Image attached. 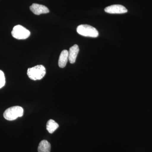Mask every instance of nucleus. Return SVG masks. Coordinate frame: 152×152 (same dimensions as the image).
<instances>
[{"label": "nucleus", "mask_w": 152, "mask_h": 152, "mask_svg": "<svg viewBox=\"0 0 152 152\" xmlns=\"http://www.w3.org/2000/svg\"><path fill=\"white\" fill-rule=\"evenodd\" d=\"M45 68L42 65L29 68L28 69V76L30 79L33 80H41L45 77Z\"/></svg>", "instance_id": "1"}, {"label": "nucleus", "mask_w": 152, "mask_h": 152, "mask_svg": "<svg viewBox=\"0 0 152 152\" xmlns=\"http://www.w3.org/2000/svg\"><path fill=\"white\" fill-rule=\"evenodd\" d=\"M24 110L20 106H14L6 110L4 113V117L8 121H14L23 115Z\"/></svg>", "instance_id": "2"}, {"label": "nucleus", "mask_w": 152, "mask_h": 152, "mask_svg": "<svg viewBox=\"0 0 152 152\" xmlns=\"http://www.w3.org/2000/svg\"><path fill=\"white\" fill-rule=\"evenodd\" d=\"M77 31L79 34L84 37L96 38L99 35L96 29L88 25H80L77 27Z\"/></svg>", "instance_id": "3"}, {"label": "nucleus", "mask_w": 152, "mask_h": 152, "mask_svg": "<svg viewBox=\"0 0 152 152\" xmlns=\"http://www.w3.org/2000/svg\"><path fill=\"white\" fill-rule=\"evenodd\" d=\"M12 35L17 39H25L28 38L31 33L28 30L21 25H17L13 28Z\"/></svg>", "instance_id": "4"}, {"label": "nucleus", "mask_w": 152, "mask_h": 152, "mask_svg": "<svg viewBox=\"0 0 152 152\" xmlns=\"http://www.w3.org/2000/svg\"><path fill=\"white\" fill-rule=\"evenodd\" d=\"M104 11L110 14H124L128 12V10L125 7L119 4L108 6L105 8Z\"/></svg>", "instance_id": "5"}, {"label": "nucleus", "mask_w": 152, "mask_h": 152, "mask_svg": "<svg viewBox=\"0 0 152 152\" xmlns=\"http://www.w3.org/2000/svg\"><path fill=\"white\" fill-rule=\"evenodd\" d=\"M30 9L33 13L36 15L47 14L50 12L48 8L46 6L37 4H33L30 6Z\"/></svg>", "instance_id": "6"}, {"label": "nucleus", "mask_w": 152, "mask_h": 152, "mask_svg": "<svg viewBox=\"0 0 152 152\" xmlns=\"http://www.w3.org/2000/svg\"><path fill=\"white\" fill-rule=\"evenodd\" d=\"M79 52V48L77 45H75L70 48L69 51V61L71 64L75 62Z\"/></svg>", "instance_id": "7"}, {"label": "nucleus", "mask_w": 152, "mask_h": 152, "mask_svg": "<svg viewBox=\"0 0 152 152\" xmlns=\"http://www.w3.org/2000/svg\"><path fill=\"white\" fill-rule=\"evenodd\" d=\"M69 60V51L64 50L60 55L58 60V66L60 68H64Z\"/></svg>", "instance_id": "8"}, {"label": "nucleus", "mask_w": 152, "mask_h": 152, "mask_svg": "<svg viewBox=\"0 0 152 152\" xmlns=\"http://www.w3.org/2000/svg\"><path fill=\"white\" fill-rule=\"evenodd\" d=\"M50 151L51 145L48 141L43 140L39 144L38 152H50Z\"/></svg>", "instance_id": "9"}, {"label": "nucleus", "mask_w": 152, "mask_h": 152, "mask_svg": "<svg viewBox=\"0 0 152 152\" xmlns=\"http://www.w3.org/2000/svg\"><path fill=\"white\" fill-rule=\"evenodd\" d=\"M47 130L50 134H52L58 128L59 125L55 121L50 119L47 124Z\"/></svg>", "instance_id": "10"}, {"label": "nucleus", "mask_w": 152, "mask_h": 152, "mask_svg": "<svg viewBox=\"0 0 152 152\" xmlns=\"http://www.w3.org/2000/svg\"><path fill=\"white\" fill-rule=\"evenodd\" d=\"M6 80L3 71L0 70V89L3 88L5 85Z\"/></svg>", "instance_id": "11"}]
</instances>
